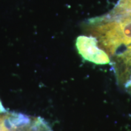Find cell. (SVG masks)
<instances>
[{"mask_svg":"<svg viewBox=\"0 0 131 131\" xmlns=\"http://www.w3.org/2000/svg\"><path fill=\"white\" fill-rule=\"evenodd\" d=\"M76 47L80 55L87 61L96 64L110 63L107 55L100 48L94 37L79 36L76 40Z\"/></svg>","mask_w":131,"mask_h":131,"instance_id":"obj_2","label":"cell"},{"mask_svg":"<svg viewBox=\"0 0 131 131\" xmlns=\"http://www.w3.org/2000/svg\"><path fill=\"white\" fill-rule=\"evenodd\" d=\"M86 29L107 55L118 84L131 96V0H118L107 14L88 19Z\"/></svg>","mask_w":131,"mask_h":131,"instance_id":"obj_1","label":"cell"},{"mask_svg":"<svg viewBox=\"0 0 131 131\" xmlns=\"http://www.w3.org/2000/svg\"><path fill=\"white\" fill-rule=\"evenodd\" d=\"M4 113H6V111L4 109L1 100H0V114H4Z\"/></svg>","mask_w":131,"mask_h":131,"instance_id":"obj_3","label":"cell"}]
</instances>
